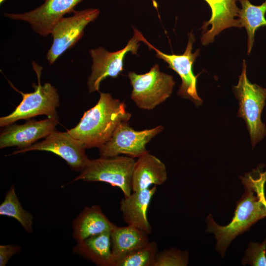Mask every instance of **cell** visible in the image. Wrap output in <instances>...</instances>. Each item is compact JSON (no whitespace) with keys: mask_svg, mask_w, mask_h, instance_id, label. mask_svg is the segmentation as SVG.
<instances>
[{"mask_svg":"<svg viewBox=\"0 0 266 266\" xmlns=\"http://www.w3.org/2000/svg\"><path fill=\"white\" fill-rule=\"evenodd\" d=\"M239 178L244 192L236 203L231 221L227 225H220L214 221L211 214L205 220L206 232L214 234L216 241V250L222 258L234 239L266 217L264 203L266 170L251 171Z\"/></svg>","mask_w":266,"mask_h":266,"instance_id":"1","label":"cell"},{"mask_svg":"<svg viewBox=\"0 0 266 266\" xmlns=\"http://www.w3.org/2000/svg\"><path fill=\"white\" fill-rule=\"evenodd\" d=\"M131 117L126 104L110 93H100L97 104L85 111L77 125L67 132L83 143L86 149L100 148L122 123Z\"/></svg>","mask_w":266,"mask_h":266,"instance_id":"2","label":"cell"},{"mask_svg":"<svg viewBox=\"0 0 266 266\" xmlns=\"http://www.w3.org/2000/svg\"><path fill=\"white\" fill-rule=\"evenodd\" d=\"M32 66L37 75L38 84L33 83L34 91L24 93L11 87L22 96V100L9 115L0 118V126L3 127L13 124L17 120H29L38 115H46L48 118H58L56 109L60 106L57 89L49 82L40 83L42 66L34 61Z\"/></svg>","mask_w":266,"mask_h":266,"instance_id":"3","label":"cell"},{"mask_svg":"<svg viewBox=\"0 0 266 266\" xmlns=\"http://www.w3.org/2000/svg\"><path fill=\"white\" fill-rule=\"evenodd\" d=\"M233 90L239 103L237 115L245 121L252 146L254 147L266 136V126L261 119L266 105V89L250 82L245 60L238 83L233 87Z\"/></svg>","mask_w":266,"mask_h":266,"instance_id":"4","label":"cell"},{"mask_svg":"<svg viewBox=\"0 0 266 266\" xmlns=\"http://www.w3.org/2000/svg\"><path fill=\"white\" fill-rule=\"evenodd\" d=\"M135 163L126 156L103 157L90 161L87 166L72 181L102 182L117 187L125 197L132 193V178Z\"/></svg>","mask_w":266,"mask_h":266,"instance_id":"5","label":"cell"},{"mask_svg":"<svg viewBox=\"0 0 266 266\" xmlns=\"http://www.w3.org/2000/svg\"><path fill=\"white\" fill-rule=\"evenodd\" d=\"M133 87L131 99L139 108L151 110L164 102L171 95L175 82L173 77L160 71L154 65L144 74L128 73Z\"/></svg>","mask_w":266,"mask_h":266,"instance_id":"6","label":"cell"},{"mask_svg":"<svg viewBox=\"0 0 266 266\" xmlns=\"http://www.w3.org/2000/svg\"><path fill=\"white\" fill-rule=\"evenodd\" d=\"M123 49L115 52H108L101 47L92 49L89 54L92 59V72L87 82L89 93L99 91L101 82L107 77L117 78L124 70V61L126 55L131 52L137 55L139 42L144 37L137 29Z\"/></svg>","mask_w":266,"mask_h":266,"instance_id":"7","label":"cell"},{"mask_svg":"<svg viewBox=\"0 0 266 266\" xmlns=\"http://www.w3.org/2000/svg\"><path fill=\"white\" fill-rule=\"evenodd\" d=\"M72 12V16L63 17L52 28L53 42L46 55L50 65L76 44L83 35L85 28L97 18L100 11L98 8H91Z\"/></svg>","mask_w":266,"mask_h":266,"instance_id":"8","label":"cell"},{"mask_svg":"<svg viewBox=\"0 0 266 266\" xmlns=\"http://www.w3.org/2000/svg\"><path fill=\"white\" fill-rule=\"evenodd\" d=\"M163 130L164 127L159 125L151 129L135 131L130 127L129 122H123L109 140L99 148L100 156L109 157L125 154L137 158L148 152L146 145Z\"/></svg>","mask_w":266,"mask_h":266,"instance_id":"9","label":"cell"},{"mask_svg":"<svg viewBox=\"0 0 266 266\" xmlns=\"http://www.w3.org/2000/svg\"><path fill=\"white\" fill-rule=\"evenodd\" d=\"M195 38L191 31L189 34V39L185 52L182 55L167 54L162 52L150 43L145 37L142 42L150 49L156 52V56L166 63L168 68L174 70L181 79V84L177 94L182 98L190 100L196 106L201 104L202 100L197 92V76L193 72V64L200 54V49L192 52L193 45Z\"/></svg>","mask_w":266,"mask_h":266,"instance_id":"10","label":"cell"},{"mask_svg":"<svg viewBox=\"0 0 266 266\" xmlns=\"http://www.w3.org/2000/svg\"><path fill=\"white\" fill-rule=\"evenodd\" d=\"M86 148L80 141L66 132L56 130L40 142L13 152L11 155L24 153L33 150L45 151L55 154L63 159L74 170L81 171L88 164Z\"/></svg>","mask_w":266,"mask_h":266,"instance_id":"11","label":"cell"},{"mask_svg":"<svg viewBox=\"0 0 266 266\" xmlns=\"http://www.w3.org/2000/svg\"><path fill=\"white\" fill-rule=\"evenodd\" d=\"M83 0H43L36 8L22 13H4V16L29 23L32 29L39 35L51 34L54 25L66 13L72 12L74 8Z\"/></svg>","mask_w":266,"mask_h":266,"instance_id":"12","label":"cell"},{"mask_svg":"<svg viewBox=\"0 0 266 266\" xmlns=\"http://www.w3.org/2000/svg\"><path fill=\"white\" fill-rule=\"evenodd\" d=\"M58 118H48L40 121L30 120L22 125L6 126L0 135V148L17 146L26 148L39 139L45 138L55 130Z\"/></svg>","mask_w":266,"mask_h":266,"instance_id":"13","label":"cell"},{"mask_svg":"<svg viewBox=\"0 0 266 266\" xmlns=\"http://www.w3.org/2000/svg\"><path fill=\"white\" fill-rule=\"evenodd\" d=\"M157 191V186L144 190L132 192L122 199L120 210L127 225L145 231L149 234L152 228L148 220L147 212L150 201Z\"/></svg>","mask_w":266,"mask_h":266,"instance_id":"14","label":"cell"},{"mask_svg":"<svg viewBox=\"0 0 266 266\" xmlns=\"http://www.w3.org/2000/svg\"><path fill=\"white\" fill-rule=\"evenodd\" d=\"M165 164L149 152L137 158L134 164L132 178V192L160 186L167 179Z\"/></svg>","mask_w":266,"mask_h":266,"instance_id":"15","label":"cell"},{"mask_svg":"<svg viewBox=\"0 0 266 266\" xmlns=\"http://www.w3.org/2000/svg\"><path fill=\"white\" fill-rule=\"evenodd\" d=\"M116 226L100 205H92L85 207L73 221L72 238L78 242L92 235L111 232Z\"/></svg>","mask_w":266,"mask_h":266,"instance_id":"16","label":"cell"},{"mask_svg":"<svg viewBox=\"0 0 266 266\" xmlns=\"http://www.w3.org/2000/svg\"><path fill=\"white\" fill-rule=\"evenodd\" d=\"M111 232L92 235L77 242L74 253L99 266H114Z\"/></svg>","mask_w":266,"mask_h":266,"instance_id":"17","label":"cell"},{"mask_svg":"<svg viewBox=\"0 0 266 266\" xmlns=\"http://www.w3.org/2000/svg\"><path fill=\"white\" fill-rule=\"evenodd\" d=\"M110 233L114 266L127 254L145 246L150 241L148 233L129 225L116 226Z\"/></svg>","mask_w":266,"mask_h":266,"instance_id":"18","label":"cell"},{"mask_svg":"<svg viewBox=\"0 0 266 266\" xmlns=\"http://www.w3.org/2000/svg\"><path fill=\"white\" fill-rule=\"evenodd\" d=\"M241 5L238 19L240 27H244L247 33V53L249 54L254 42L256 31L262 26H266V0L261 5H255L249 0H237Z\"/></svg>","mask_w":266,"mask_h":266,"instance_id":"19","label":"cell"},{"mask_svg":"<svg viewBox=\"0 0 266 266\" xmlns=\"http://www.w3.org/2000/svg\"><path fill=\"white\" fill-rule=\"evenodd\" d=\"M0 215L16 219L28 233L33 232V217L22 206L16 194L15 187L12 185L0 204Z\"/></svg>","mask_w":266,"mask_h":266,"instance_id":"20","label":"cell"},{"mask_svg":"<svg viewBox=\"0 0 266 266\" xmlns=\"http://www.w3.org/2000/svg\"><path fill=\"white\" fill-rule=\"evenodd\" d=\"M158 252L157 243L149 241L145 246L127 254L115 266H154Z\"/></svg>","mask_w":266,"mask_h":266,"instance_id":"21","label":"cell"},{"mask_svg":"<svg viewBox=\"0 0 266 266\" xmlns=\"http://www.w3.org/2000/svg\"><path fill=\"white\" fill-rule=\"evenodd\" d=\"M189 260L187 251L171 248L158 252L154 266H186Z\"/></svg>","mask_w":266,"mask_h":266,"instance_id":"22","label":"cell"},{"mask_svg":"<svg viewBox=\"0 0 266 266\" xmlns=\"http://www.w3.org/2000/svg\"><path fill=\"white\" fill-rule=\"evenodd\" d=\"M241 264L243 266H266V236L261 243L249 242Z\"/></svg>","mask_w":266,"mask_h":266,"instance_id":"23","label":"cell"},{"mask_svg":"<svg viewBox=\"0 0 266 266\" xmlns=\"http://www.w3.org/2000/svg\"><path fill=\"white\" fill-rule=\"evenodd\" d=\"M21 250V247L17 245H0V266H6L10 259Z\"/></svg>","mask_w":266,"mask_h":266,"instance_id":"24","label":"cell"},{"mask_svg":"<svg viewBox=\"0 0 266 266\" xmlns=\"http://www.w3.org/2000/svg\"><path fill=\"white\" fill-rule=\"evenodd\" d=\"M5 0H0V4H1Z\"/></svg>","mask_w":266,"mask_h":266,"instance_id":"25","label":"cell"}]
</instances>
